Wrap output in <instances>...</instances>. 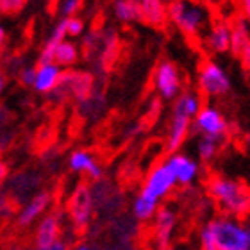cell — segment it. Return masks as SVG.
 Returning a JSON list of instances; mask_svg holds the SVG:
<instances>
[{
  "label": "cell",
  "instance_id": "obj_40",
  "mask_svg": "<svg viewBox=\"0 0 250 250\" xmlns=\"http://www.w3.org/2000/svg\"><path fill=\"white\" fill-rule=\"evenodd\" d=\"M4 40H5V31H4V27L0 25V45L4 43Z\"/></svg>",
  "mask_w": 250,
  "mask_h": 250
},
{
  "label": "cell",
  "instance_id": "obj_39",
  "mask_svg": "<svg viewBox=\"0 0 250 250\" xmlns=\"http://www.w3.org/2000/svg\"><path fill=\"white\" fill-rule=\"evenodd\" d=\"M245 146L250 150V127H249V130L245 132Z\"/></svg>",
  "mask_w": 250,
  "mask_h": 250
},
{
  "label": "cell",
  "instance_id": "obj_23",
  "mask_svg": "<svg viewBox=\"0 0 250 250\" xmlns=\"http://www.w3.org/2000/svg\"><path fill=\"white\" fill-rule=\"evenodd\" d=\"M115 16L120 21H141V7L140 2H132V0H118L113 4Z\"/></svg>",
  "mask_w": 250,
  "mask_h": 250
},
{
  "label": "cell",
  "instance_id": "obj_18",
  "mask_svg": "<svg viewBox=\"0 0 250 250\" xmlns=\"http://www.w3.org/2000/svg\"><path fill=\"white\" fill-rule=\"evenodd\" d=\"M70 170L75 173H86L93 183L100 181L104 172H102V167H100L97 159H95L88 150H73L70 154Z\"/></svg>",
  "mask_w": 250,
  "mask_h": 250
},
{
  "label": "cell",
  "instance_id": "obj_33",
  "mask_svg": "<svg viewBox=\"0 0 250 250\" xmlns=\"http://www.w3.org/2000/svg\"><path fill=\"white\" fill-rule=\"evenodd\" d=\"M238 58L241 59V62H243V66H245L247 70H250V43L247 45L245 48H243V50H241Z\"/></svg>",
  "mask_w": 250,
  "mask_h": 250
},
{
  "label": "cell",
  "instance_id": "obj_25",
  "mask_svg": "<svg viewBox=\"0 0 250 250\" xmlns=\"http://www.w3.org/2000/svg\"><path fill=\"white\" fill-rule=\"evenodd\" d=\"M79 59V48L75 43L72 42H64L56 48V54H54V62L59 64L61 68H70L73 66Z\"/></svg>",
  "mask_w": 250,
  "mask_h": 250
},
{
  "label": "cell",
  "instance_id": "obj_31",
  "mask_svg": "<svg viewBox=\"0 0 250 250\" xmlns=\"http://www.w3.org/2000/svg\"><path fill=\"white\" fill-rule=\"evenodd\" d=\"M23 5H25V2H21V0H0V11L7 13V15L20 11Z\"/></svg>",
  "mask_w": 250,
  "mask_h": 250
},
{
  "label": "cell",
  "instance_id": "obj_20",
  "mask_svg": "<svg viewBox=\"0 0 250 250\" xmlns=\"http://www.w3.org/2000/svg\"><path fill=\"white\" fill-rule=\"evenodd\" d=\"M202 107V95L198 91H183L173 102V113H181L191 120H195V116Z\"/></svg>",
  "mask_w": 250,
  "mask_h": 250
},
{
  "label": "cell",
  "instance_id": "obj_27",
  "mask_svg": "<svg viewBox=\"0 0 250 250\" xmlns=\"http://www.w3.org/2000/svg\"><path fill=\"white\" fill-rule=\"evenodd\" d=\"M66 21V36H81L84 31V20L79 18V16H70V18H64Z\"/></svg>",
  "mask_w": 250,
  "mask_h": 250
},
{
  "label": "cell",
  "instance_id": "obj_9",
  "mask_svg": "<svg viewBox=\"0 0 250 250\" xmlns=\"http://www.w3.org/2000/svg\"><path fill=\"white\" fill-rule=\"evenodd\" d=\"M61 227H62V211L52 209L38 222L34 236H32V247L34 250H47L56 241L61 240Z\"/></svg>",
  "mask_w": 250,
  "mask_h": 250
},
{
  "label": "cell",
  "instance_id": "obj_19",
  "mask_svg": "<svg viewBox=\"0 0 250 250\" xmlns=\"http://www.w3.org/2000/svg\"><path fill=\"white\" fill-rule=\"evenodd\" d=\"M141 7V21H145L152 27L167 25L168 21V5H165L161 0H143L140 2Z\"/></svg>",
  "mask_w": 250,
  "mask_h": 250
},
{
  "label": "cell",
  "instance_id": "obj_21",
  "mask_svg": "<svg viewBox=\"0 0 250 250\" xmlns=\"http://www.w3.org/2000/svg\"><path fill=\"white\" fill-rule=\"evenodd\" d=\"M161 208L159 202L152 200L150 197H146L143 193H138V197L134 198V204H132V213H134V218L138 222H148L156 216L157 209Z\"/></svg>",
  "mask_w": 250,
  "mask_h": 250
},
{
  "label": "cell",
  "instance_id": "obj_14",
  "mask_svg": "<svg viewBox=\"0 0 250 250\" xmlns=\"http://www.w3.org/2000/svg\"><path fill=\"white\" fill-rule=\"evenodd\" d=\"M167 165L170 167V170L173 172L175 175V181L177 184L181 186H189L197 181L198 173H200V165H198L193 157L186 156V154H172V156H168L167 159Z\"/></svg>",
  "mask_w": 250,
  "mask_h": 250
},
{
  "label": "cell",
  "instance_id": "obj_7",
  "mask_svg": "<svg viewBox=\"0 0 250 250\" xmlns=\"http://www.w3.org/2000/svg\"><path fill=\"white\" fill-rule=\"evenodd\" d=\"M175 186H177L175 175H173V172L167 165V161H163L150 168L148 175L145 177L143 188H141V193L146 195V197H150L156 202H161L163 198L172 193V189Z\"/></svg>",
  "mask_w": 250,
  "mask_h": 250
},
{
  "label": "cell",
  "instance_id": "obj_41",
  "mask_svg": "<svg viewBox=\"0 0 250 250\" xmlns=\"http://www.w3.org/2000/svg\"><path fill=\"white\" fill-rule=\"evenodd\" d=\"M245 227H247V230H249V236H250V214H249V216H247Z\"/></svg>",
  "mask_w": 250,
  "mask_h": 250
},
{
  "label": "cell",
  "instance_id": "obj_29",
  "mask_svg": "<svg viewBox=\"0 0 250 250\" xmlns=\"http://www.w3.org/2000/svg\"><path fill=\"white\" fill-rule=\"evenodd\" d=\"M18 79L23 86H34V79H36V68L32 66H21L18 72Z\"/></svg>",
  "mask_w": 250,
  "mask_h": 250
},
{
  "label": "cell",
  "instance_id": "obj_16",
  "mask_svg": "<svg viewBox=\"0 0 250 250\" xmlns=\"http://www.w3.org/2000/svg\"><path fill=\"white\" fill-rule=\"evenodd\" d=\"M193 120L188 118V116L181 115V113H173L172 111V120H170V127H168V136H167V145H165V150L172 156V154H177L179 148L184 145L189 130H191Z\"/></svg>",
  "mask_w": 250,
  "mask_h": 250
},
{
  "label": "cell",
  "instance_id": "obj_1",
  "mask_svg": "<svg viewBox=\"0 0 250 250\" xmlns=\"http://www.w3.org/2000/svg\"><path fill=\"white\" fill-rule=\"evenodd\" d=\"M208 193L227 216H249L250 214V189L240 181L214 175L209 179Z\"/></svg>",
  "mask_w": 250,
  "mask_h": 250
},
{
  "label": "cell",
  "instance_id": "obj_15",
  "mask_svg": "<svg viewBox=\"0 0 250 250\" xmlns=\"http://www.w3.org/2000/svg\"><path fill=\"white\" fill-rule=\"evenodd\" d=\"M204 45L209 52L213 54H225L230 52L232 47V25L227 21H214L209 27L208 34L204 38Z\"/></svg>",
  "mask_w": 250,
  "mask_h": 250
},
{
  "label": "cell",
  "instance_id": "obj_12",
  "mask_svg": "<svg viewBox=\"0 0 250 250\" xmlns=\"http://www.w3.org/2000/svg\"><path fill=\"white\" fill-rule=\"evenodd\" d=\"M52 193L50 191H40L36 195H32L23 208L20 209V213L16 216V225L20 229H25V227H31L34 222H36L40 216H45L48 213V208L52 206Z\"/></svg>",
  "mask_w": 250,
  "mask_h": 250
},
{
  "label": "cell",
  "instance_id": "obj_30",
  "mask_svg": "<svg viewBox=\"0 0 250 250\" xmlns=\"http://www.w3.org/2000/svg\"><path fill=\"white\" fill-rule=\"evenodd\" d=\"M81 9V2L79 0H66L61 4V13L62 18H70V16H77L75 13Z\"/></svg>",
  "mask_w": 250,
  "mask_h": 250
},
{
  "label": "cell",
  "instance_id": "obj_6",
  "mask_svg": "<svg viewBox=\"0 0 250 250\" xmlns=\"http://www.w3.org/2000/svg\"><path fill=\"white\" fill-rule=\"evenodd\" d=\"M191 129L197 130L200 136H208V138L224 141L229 134V122L218 107L206 104L202 109L198 111V115L195 116Z\"/></svg>",
  "mask_w": 250,
  "mask_h": 250
},
{
  "label": "cell",
  "instance_id": "obj_8",
  "mask_svg": "<svg viewBox=\"0 0 250 250\" xmlns=\"http://www.w3.org/2000/svg\"><path fill=\"white\" fill-rule=\"evenodd\" d=\"M154 88L165 100H175L183 93V77L175 62L161 61L154 70Z\"/></svg>",
  "mask_w": 250,
  "mask_h": 250
},
{
  "label": "cell",
  "instance_id": "obj_22",
  "mask_svg": "<svg viewBox=\"0 0 250 250\" xmlns=\"http://www.w3.org/2000/svg\"><path fill=\"white\" fill-rule=\"evenodd\" d=\"M40 183H42V179H40L38 173L20 172L11 177L9 188H11V191L16 193V195H25V193H31L32 189H38Z\"/></svg>",
  "mask_w": 250,
  "mask_h": 250
},
{
  "label": "cell",
  "instance_id": "obj_3",
  "mask_svg": "<svg viewBox=\"0 0 250 250\" xmlns=\"http://www.w3.org/2000/svg\"><path fill=\"white\" fill-rule=\"evenodd\" d=\"M168 20L189 38H197L208 27L211 13L208 7L191 2H172L168 5Z\"/></svg>",
  "mask_w": 250,
  "mask_h": 250
},
{
  "label": "cell",
  "instance_id": "obj_24",
  "mask_svg": "<svg viewBox=\"0 0 250 250\" xmlns=\"http://www.w3.org/2000/svg\"><path fill=\"white\" fill-rule=\"evenodd\" d=\"M250 43V25L243 18H238L232 25V47L230 52L234 56H240V52Z\"/></svg>",
  "mask_w": 250,
  "mask_h": 250
},
{
  "label": "cell",
  "instance_id": "obj_34",
  "mask_svg": "<svg viewBox=\"0 0 250 250\" xmlns=\"http://www.w3.org/2000/svg\"><path fill=\"white\" fill-rule=\"evenodd\" d=\"M70 250H99V249L95 245H91V243H88V241H79V243L70 247Z\"/></svg>",
  "mask_w": 250,
  "mask_h": 250
},
{
  "label": "cell",
  "instance_id": "obj_42",
  "mask_svg": "<svg viewBox=\"0 0 250 250\" xmlns=\"http://www.w3.org/2000/svg\"><path fill=\"white\" fill-rule=\"evenodd\" d=\"M4 89V75H2V72H0V91Z\"/></svg>",
  "mask_w": 250,
  "mask_h": 250
},
{
  "label": "cell",
  "instance_id": "obj_11",
  "mask_svg": "<svg viewBox=\"0 0 250 250\" xmlns=\"http://www.w3.org/2000/svg\"><path fill=\"white\" fill-rule=\"evenodd\" d=\"M91 195H93L95 209L104 214H116L122 211L124 206V195L118 189L113 188V184L105 179H100L91 186Z\"/></svg>",
  "mask_w": 250,
  "mask_h": 250
},
{
  "label": "cell",
  "instance_id": "obj_32",
  "mask_svg": "<svg viewBox=\"0 0 250 250\" xmlns=\"http://www.w3.org/2000/svg\"><path fill=\"white\" fill-rule=\"evenodd\" d=\"M2 250H34L32 243H25V241H13V243H7Z\"/></svg>",
  "mask_w": 250,
  "mask_h": 250
},
{
  "label": "cell",
  "instance_id": "obj_17",
  "mask_svg": "<svg viewBox=\"0 0 250 250\" xmlns=\"http://www.w3.org/2000/svg\"><path fill=\"white\" fill-rule=\"evenodd\" d=\"M62 68L56 62H40L36 66V79H34V86L38 93L50 95L54 89L61 84L62 79Z\"/></svg>",
  "mask_w": 250,
  "mask_h": 250
},
{
  "label": "cell",
  "instance_id": "obj_13",
  "mask_svg": "<svg viewBox=\"0 0 250 250\" xmlns=\"http://www.w3.org/2000/svg\"><path fill=\"white\" fill-rule=\"evenodd\" d=\"M175 225H177V214L173 209L167 208V206H161L157 209L156 216H154V241L159 247V250L170 247Z\"/></svg>",
  "mask_w": 250,
  "mask_h": 250
},
{
  "label": "cell",
  "instance_id": "obj_37",
  "mask_svg": "<svg viewBox=\"0 0 250 250\" xmlns=\"http://www.w3.org/2000/svg\"><path fill=\"white\" fill-rule=\"evenodd\" d=\"M11 120V115L9 111L4 109V107H0V129L4 127V125H7V122Z\"/></svg>",
  "mask_w": 250,
  "mask_h": 250
},
{
  "label": "cell",
  "instance_id": "obj_28",
  "mask_svg": "<svg viewBox=\"0 0 250 250\" xmlns=\"http://www.w3.org/2000/svg\"><path fill=\"white\" fill-rule=\"evenodd\" d=\"M198 240H200V250H218L216 249V243H214L213 234H211V229L208 227V224L200 229Z\"/></svg>",
  "mask_w": 250,
  "mask_h": 250
},
{
  "label": "cell",
  "instance_id": "obj_10",
  "mask_svg": "<svg viewBox=\"0 0 250 250\" xmlns=\"http://www.w3.org/2000/svg\"><path fill=\"white\" fill-rule=\"evenodd\" d=\"M93 88V75L88 72H64L62 73L61 84L54 89V99H62L66 95H72L79 102H84L91 95Z\"/></svg>",
  "mask_w": 250,
  "mask_h": 250
},
{
  "label": "cell",
  "instance_id": "obj_5",
  "mask_svg": "<svg viewBox=\"0 0 250 250\" xmlns=\"http://www.w3.org/2000/svg\"><path fill=\"white\" fill-rule=\"evenodd\" d=\"M93 213L95 202L91 186L88 183H79L68 198V216L72 220L73 227L77 230H84L93 218Z\"/></svg>",
  "mask_w": 250,
  "mask_h": 250
},
{
  "label": "cell",
  "instance_id": "obj_43",
  "mask_svg": "<svg viewBox=\"0 0 250 250\" xmlns=\"http://www.w3.org/2000/svg\"><path fill=\"white\" fill-rule=\"evenodd\" d=\"M165 250H179V249H173V247H168V249H165Z\"/></svg>",
  "mask_w": 250,
  "mask_h": 250
},
{
  "label": "cell",
  "instance_id": "obj_35",
  "mask_svg": "<svg viewBox=\"0 0 250 250\" xmlns=\"http://www.w3.org/2000/svg\"><path fill=\"white\" fill-rule=\"evenodd\" d=\"M241 13H243V20L247 21L250 25V0H245V2H241Z\"/></svg>",
  "mask_w": 250,
  "mask_h": 250
},
{
  "label": "cell",
  "instance_id": "obj_26",
  "mask_svg": "<svg viewBox=\"0 0 250 250\" xmlns=\"http://www.w3.org/2000/svg\"><path fill=\"white\" fill-rule=\"evenodd\" d=\"M220 145H222V141L214 140V138H208V136H200L197 141L198 159L202 163H211L218 154Z\"/></svg>",
  "mask_w": 250,
  "mask_h": 250
},
{
  "label": "cell",
  "instance_id": "obj_2",
  "mask_svg": "<svg viewBox=\"0 0 250 250\" xmlns=\"http://www.w3.org/2000/svg\"><path fill=\"white\" fill-rule=\"evenodd\" d=\"M208 227L218 250H250V236L245 224L234 216H216L209 220Z\"/></svg>",
  "mask_w": 250,
  "mask_h": 250
},
{
  "label": "cell",
  "instance_id": "obj_36",
  "mask_svg": "<svg viewBox=\"0 0 250 250\" xmlns=\"http://www.w3.org/2000/svg\"><path fill=\"white\" fill-rule=\"evenodd\" d=\"M47 250H70V245H68L66 240H59V241H56L52 247H48Z\"/></svg>",
  "mask_w": 250,
  "mask_h": 250
},
{
  "label": "cell",
  "instance_id": "obj_4",
  "mask_svg": "<svg viewBox=\"0 0 250 250\" xmlns=\"http://www.w3.org/2000/svg\"><path fill=\"white\" fill-rule=\"evenodd\" d=\"M198 93L208 99H222L232 88L229 73L213 59H206L198 68Z\"/></svg>",
  "mask_w": 250,
  "mask_h": 250
},
{
  "label": "cell",
  "instance_id": "obj_38",
  "mask_svg": "<svg viewBox=\"0 0 250 250\" xmlns=\"http://www.w3.org/2000/svg\"><path fill=\"white\" fill-rule=\"evenodd\" d=\"M7 177H9V168H7V165L4 161H0V184L4 183Z\"/></svg>",
  "mask_w": 250,
  "mask_h": 250
}]
</instances>
